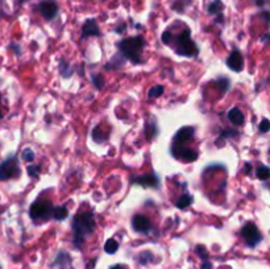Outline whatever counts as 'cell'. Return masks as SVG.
I'll use <instances>...</instances> for the list:
<instances>
[{
	"label": "cell",
	"mask_w": 270,
	"mask_h": 269,
	"mask_svg": "<svg viewBox=\"0 0 270 269\" xmlns=\"http://www.w3.org/2000/svg\"><path fill=\"white\" fill-rule=\"evenodd\" d=\"M96 228L95 215L91 211H82L75 214L71 221V232H73V244L77 250H82L87 237L91 236Z\"/></svg>",
	"instance_id": "cell-1"
},
{
	"label": "cell",
	"mask_w": 270,
	"mask_h": 269,
	"mask_svg": "<svg viewBox=\"0 0 270 269\" xmlns=\"http://www.w3.org/2000/svg\"><path fill=\"white\" fill-rule=\"evenodd\" d=\"M168 47H172L174 53L179 57L195 58L199 56V47L191 38V29L189 27H185L178 34H173L172 32V40Z\"/></svg>",
	"instance_id": "cell-2"
},
{
	"label": "cell",
	"mask_w": 270,
	"mask_h": 269,
	"mask_svg": "<svg viewBox=\"0 0 270 269\" xmlns=\"http://www.w3.org/2000/svg\"><path fill=\"white\" fill-rule=\"evenodd\" d=\"M146 45V41L143 36L127 37L117 43V50L126 60L130 61L133 65H143V52Z\"/></svg>",
	"instance_id": "cell-3"
},
{
	"label": "cell",
	"mask_w": 270,
	"mask_h": 269,
	"mask_svg": "<svg viewBox=\"0 0 270 269\" xmlns=\"http://www.w3.org/2000/svg\"><path fill=\"white\" fill-rule=\"evenodd\" d=\"M54 205L45 198H38L29 207V217L34 223L45 222L49 218H51Z\"/></svg>",
	"instance_id": "cell-4"
},
{
	"label": "cell",
	"mask_w": 270,
	"mask_h": 269,
	"mask_svg": "<svg viewBox=\"0 0 270 269\" xmlns=\"http://www.w3.org/2000/svg\"><path fill=\"white\" fill-rule=\"evenodd\" d=\"M21 175L20 161L16 155H11L4 161L0 162V181H10V179L19 178Z\"/></svg>",
	"instance_id": "cell-5"
},
{
	"label": "cell",
	"mask_w": 270,
	"mask_h": 269,
	"mask_svg": "<svg viewBox=\"0 0 270 269\" xmlns=\"http://www.w3.org/2000/svg\"><path fill=\"white\" fill-rule=\"evenodd\" d=\"M240 235H241V237L245 241V244L249 248H256L261 241H262V239H264V236H262L261 231L258 230V227L252 222L245 223L242 226Z\"/></svg>",
	"instance_id": "cell-6"
},
{
	"label": "cell",
	"mask_w": 270,
	"mask_h": 269,
	"mask_svg": "<svg viewBox=\"0 0 270 269\" xmlns=\"http://www.w3.org/2000/svg\"><path fill=\"white\" fill-rule=\"evenodd\" d=\"M170 153L172 156L178 161L182 162H194L198 160L199 153L195 149H191L186 145H178V144H172L170 146Z\"/></svg>",
	"instance_id": "cell-7"
},
{
	"label": "cell",
	"mask_w": 270,
	"mask_h": 269,
	"mask_svg": "<svg viewBox=\"0 0 270 269\" xmlns=\"http://www.w3.org/2000/svg\"><path fill=\"white\" fill-rule=\"evenodd\" d=\"M36 10L47 21H53L60 14V5L56 0H41L36 5Z\"/></svg>",
	"instance_id": "cell-8"
},
{
	"label": "cell",
	"mask_w": 270,
	"mask_h": 269,
	"mask_svg": "<svg viewBox=\"0 0 270 269\" xmlns=\"http://www.w3.org/2000/svg\"><path fill=\"white\" fill-rule=\"evenodd\" d=\"M130 226H132L133 231L141 234V235H149L150 232L153 231V224L150 222V219L143 214L133 215L130 219Z\"/></svg>",
	"instance_id": "cell-9"
},
{
	"label": "cell",
	"mask_w": 270,
	"mask_h": 269,
	"mask_svg": "<svg viewBox=\"0 0 270 269\" xmlns=\"http://www.w3.org/2000/svg\"><path fill=\"white\" fill-rule=\"evenodd\" d=\"M130 184L140 185L143 188H148V189L159 190V186H161V181H159V177L156 173H149V174L143 175H132Z\"/></svg>",
	"instance_id": "cell-10"
},
{
	"label": "cell",
	"mask_w": 270,
	"mask_h": 269,
	"mask_svg": "<svg viewBox=\"0 0 270 269\" xmlns=\"http://www.w3.org/2000/svg\"><path fill=\"white\" fill-rule=\"evenodd\" d=\"M89 37H102V31L99 28L98 21L94 17L86 19V21L82 25V34L80 40H86Z\"/></svg>",
	"instance_id": "cell-11"
},
{
	"label": "cell",
	"mask_w": 270,
	"mask_h": 269,
	"mask_svg": "<svg viewBox=\"0 0 270 269\" xmlns=\"http://www.w3.org/2000/svg\"><path fill=\"white\" fill-rule=\"evenodd\" d=\"M227 66L229 70H232L233 73H241L244 70V57H242L241 52L238 49H233L232 52L229 53V56L227 57Z\"/></svg>",
	"instance_id": "cell-12"
},
{
	"label": "cell",
	"mask_w": 270,
	"mask_h": 269,
	"mask_svg": "<svg viewBox=\"0 0 270 269\" xmlns=\"http://www.w3.org/2000/svg\"><path fill=\"white\" fill-rule=\"evenodd\" d=\"M195 135V127L189 126V127H182L178 129L177 133L173 137L172 144H178V145H185L187 142H190L194 139Z\"/></svg>",
	"instance_id": "cell-13"
},
{
	"label": "cell",
	"mask_w": 270,
	"mask_h": 269,
	"mask_svg": "<svg viewBox=\"0 0 270 269\" xmlns=\"http://www.w3.org/2000/svg\"><path fill=\"white\" fill-rule=\"evenodd\" d=\"M159 124H157L156 118H152L150 120H148V122L145 123L144 135H145V139H146L148 142H152L153 139H156V137L159 136Z\"/></svg>",
	"instance_id": "cell-14"
},
{
	"label": "cell",
	"mask_w": 270,
	"mask_h": 269,
	"mask_svg": "<svg viewBox=\"0 0 270 269\" xmlns=\"http://www.w3.org/2000/svg\"><path fill=\"white\" fill-rule=\"evenodd\" d=\"M126 61L127 60L124 58V57L121 56L120 53H116V54L110 60V62H108L107 65L104 66V69H106L107 71L120 70V69H123L124 65H126Z\"/></svg>",
	"instance_id": "cell-15"
},
{
	"label": "cell",
	"mask_w": 270,
	"mask_h": 269,
	"mask_svg": "<svg viewBox=\"0 0 270 269\" xmlns=\"http://www.w3.org/2000/svg\"><path fill=\"white\" fill-rule=\"evenodd\" d=\"M228 119L229 122L233 126H236V127H241L245 123V116H244V113L241 112V110L238 109V107H233L232 110H229Z\"/></svg>",
	"instance_id": "cell-16"
},
{
	"label": "cell",
	"mask_w": 270,
	"mask_h": 269,
	"mask_svg": "<svg viewBox=\"0 0 270 269\" xmlns=\"http://www.w3.org/2000/svg\"><path fill=\"white\" fill-rule=\"evenodd\" d=\"M58 70H60V76L64 79H69L74 74V69L70 66V63L66 61L65 58H61L58 62Z\"/></svg>",
	"instance_id": "cell-17"
},
{
	"label": "cell",
	"mask_w": 270,
	"mask_h": 269,
	"mask_svg": "<svg viewBox=\"0 0 270 269\" xmlns=\"http://www.w3.org/2000/svg\"><path fill=\"white\" fill-rule=\"evenodd\" d=\"M224 11L223 0H212L210 4L207 5V12L211 16H222Z\"/></svg>",
	"instance_id": "cell-18"
},
{
	"label": "cell",
	"mask_w": 270,
	"mask_h": 269,
	"mask_svg": "<svg viewBox=\"0 0 270 269\" xmlns=\"http://www.w3.org/2000/svg\"><path fill=\"white\" fill-rule=\"evenodd\" d=\"M194 203V198H192V195L191 194H182L181 197L175 201V207L179 208V210H186L189 208Z\"/></svg>",
	"instance_id": "cell-19"
},
{
	"label": "cell",
	"mask_w": 270,
	"mask_h": 269,
	"mask_svg": "<svg viewBox=\"0 0 270 269\" xmlns=\"http://www.w3.org/2000/svg\"><path fill=\"white\" fill-rule=\"evenodd\" d=\"M69 218V210L65 206H54L53 208V214H51V219L54 221H66Z\"/></svg>",
	"instance_id": "cell-20"
},
{
	"label": "cell",
	"mask_w": 270,
	"mask_h": 269,
	"mask_svg": "<svg viewBox=\"0 0 270 269\" xmlns=\"http://www.w3.org/2000/svg\"><path fill=\"white\" fill-rule=\"evenodd\" d=\"M215 83H216L222 94H225L231 89V79L227 78V77H219L218 79H215Z\"/></svg>",
	"instance_id": "cell-21"
},
{
	"label": "cell",
	"mask_w": 270,
	"mask_h": 269,
	"mask_svg": "<svg viewBox=\"0 0 270 269\" xmlns=\"http://www.w3.org/2000/svg\"><path fill=\"white\" fill-rule=\"evenodd\" d=\"M269 175H270V169L269 166L264 165V164H261L256 168V177L260 181H268L269 179Z\"/></svg>",
	"instance_id": "cell-22"
},
{
	"label": "cell",
	"mask_w": 270,
	"mask_h": 269,
	"mask_svg": "<svg viewBox=\"0 0 270 269\" xmlns=\"http://www.w3.org/2000/svg\"><path fill=\"white\" fill-rule=\"evenodd\" d=\"M117 250H119V243H117V240H115V239H108V240L106 241V244H104L106 253L113 255V253H116Z\"/></svg>",
	"instance_id": "cell-23"
},
{
	"label": "cell",
	"mask_w": 270,
	"mask_h": 269,
	"mask_svg": "<svg viewBox=\"0 0 270 269\" xmlns=\"http://www.w3.org/2000/svg\"><path fill=\"white\" fill-rule=\"evenodd\" d=\"M163 93H165V87L162 85H156L149 90L148 96H149L150 99L152 98H159V96H162Z\"/></svg>",
	"instance_id": "cell-24"
},
{
	"label": "cell",
	"mask_w": 270,
	"mask_h": 269,
	"mask_svg": "<svg viewBox=\"0 0 270 269\" xmlns=\"http://www.w3.org/2000/svg\"><path fill=\"white\" fill-rule=\"evenodd\" d=\"M36 158V153L33 151L32 148H24L21 152V160L25 162H32Z\"/></svg>",
	"instance_id": "cell-25"
},
{
	"label": "cell",
	"mask_w": 270,
	"mask_h": 269,
	"mask_svg": "<svg viewBox=\"0 0 270 269\" xmlns=\"http://www.w3.org/2000/svg\"><path fill=\"white\" fill-rule=\"evenodd\" d=\"M91 82H93L94 87L96 90H102L104 87V77L102 74H93Z\"/></svg>",
	"instance_id": "cell-26"
},
{
	"label": "cell",
	"mask_w": 270,
	"mask_h": 269,
	"mask_svg": "<svg viewBox=\"0 0 270 269\" xmlns=\"http://www.w3.org/2000/svg\"><path fill=\"white\" fill-rule=\"evenodd\" d=\"M187 0H174L172 4V10L178 12V14H183V11L186 8Z\"/></svg>",
	"instance_id": "cell-27"
},
{
	"label": "cell",
	"mask_w": 270,
	"mask_h": 269,
	"mask_svg": "<svg viewBox=\"0 0 270 269\" xmlns=\"http://www.w3.org/2000/svg\"><path fill=\"white\" fill-rule=\"evenodd\" d=\"M238 136V132L236 129H223L222 133H220V140L223 139V140H227V139H235V137Z\"/></svg>",
	"instance_id": "cell-28"
},
{
	"label": "cell",
	"mask_w": 270,
	"mask_h": 269,
	"mask_svg": "<svg viewBox=\"0 0 270 269\" xmlns=\"http://www.w3.org/2000/svg\"><path fill=\"white\" fill-rule=\"evenodd\" d=\"M27 172H28V174L31 175V177L36 178V177H38V175H40V173H41V166H40V165H29L28 168H27Z\"/></svg>",
	"instance_id": "cell-29"
},
{
	"label": "cell",
	"mask_w": 270,
	"mask_h": 269,
	"mask_svg": "<svg viewBox=\"0 0 270 269\" xmlns=\"http://www.w3.org/2000/svg\"><path fill=\"white\" fill-rule=\"evenodd\" d=\"M270 129V122L268 119H262L261 120L260 126H258V131L260 133H268Z\"/></svg>",
	"instance_id": "cell-30"
},
{
	"label": "cell",
	"mask_w": 270,
	"mask_h": 269,
	"mask_svg": "<svg viewBox=\"0 0 270 269\" xmlns=\"http://www.w3.org/2000/svg\"><path fill=\"white\" fill-rule=\"evenodd\" d=\"M152 260H153V255H152V252H149V251H146V252L140 255V264H148Z\"/></svg>",
	"instance_id": "cell-31"
},
{
	"label": "cell",
	"mask_w": 270,
	"mask_h": 269,
	"mask_svg": "<svg viewBox=\"0 0 270 269\" xmlns=\"http://www.w3.org/2000/svg\"><path fill=\"white\" fill-rule=\"evenodd\" d=\"M195 252L203 260H208V252H207V250H206V248L203 246H196Z\"/></svg>",
	"instance_id": "cell-32"
},
{
	"label": "cell",
	"mask_w": 270,
	"mask_h": 269,
	"mask_svg": "<svg viewBox=\"0 0 270 269\" xmlns=\"http://www.w3.org/2000/svg\"><path fill=\"white\" fill-rule=\"evenodd\" d=\"M170 40H172V31L168 29V31H165V32L161 34V41H162V44H165V45H169Z\"/></svg>",
	"instance_id": "cell-33"
},
{
	"label": "cell",
	"mask_w": 270,
	"mask_h": 269,
	"mask_svg": "<svg viewBox=\"0 0 270 269\" xmlns=\"http://www.w3.org/2000/svg\"><path fill=\"white\" fill-rule=\"evenodd\" d=\"M126 29H127V24L126 23H123V21H121V23H119L116 25V27H115V29H113V31H115V33H117V34H123L124 33V32H126Z\"/></svg>",
	"instance_id": "cell-34"
},
{
	"label": "cell",
	"mask_w": 270,
	"mask_h": 269,
	"mask_svg": "<svg viewBox=\"0 0 270 269\" xmlns=\"http://www.w3.org/2000/svg\"><path fill=\"white\" fill-rule=\"evenodd\" d=\"M12 47L15 49V53H16V56H21V47H20V45L12 43L10 45V49H12Z\"/></svg>",
	"instance_id": "cell-35"
},
{
	"label": "cell",
	"mask_w": 270,
	"mask_h": 269,
	"mask_svg": "<svg viewBox=\"0 0 270 269\" xmlns=\"http://www.w3.org/2000/svg\"><path fill=\"white\" fill-rule=\"evenodd\" d=\"M202 269H212V264H211L208 260H203V265H202Z\"/></svg>",
	"instance_id": "cell-36"
},
{
	"label": "cell",
	"mask_w": 270,
	"mask_h": 269,
	"mask_svg": "<svg viewBox=\"0 0 270 269\" xmlns=\"http://www.w3.org/2000/svg\"><path fill=\"white\" fill-rule=\"evenodd\" d=\"M244 172H245V174H251L252 165L249 164V162H245V168H244Z\"/></svg>",
	"instance_id": "cell-37"
},
{
	"label": "cell",
	"mask_w": 270,
	"mask_h": 269,
	"mask_svg": "<svg viewBox=\"0 0 270 269\" xmlns=\"http://www.w3.org/2000/svg\"><path fill=\"white\" fill-rule=\"evenodd\" d=\"M254 1H256L257 7H261V8L266 4V0H254Z\"/></svg>",
	"instance_id": "cell-38"
},
{
	"label": "cell",
	"mask_w": 270,
	"mask_h": 269,
	"mask_svg": "<svg viewBox=\"0 0 270 269\" xmlns=\"http://www.w3.org/2000/svg\"><path fill=\"white\" fill-rule=\"evenodd\" d=\"M262 17H264V20H265L266 23H269V12H268V11H265V12L262 14Z\"/></svg>",
	"instance_id": "cell-39"
},
{
	"label": "cell",
	"mask_w": 270,
	"mask_h": 269,
	"mask_svg": "<svg viewBox=\"0 0 270 269\" xmlns=\"http://www.w3.org/2000/svg\"><path fill=\"white\" fill-rule=\"evenodd\" d=\"M4 118V112H3V110H1V94H0V120Z\"/></svg>",
	"instance_id": "cell-40"
},
{
	"label": "cell",
	"mask_w": 270,
	"mask_h": 269,
	"mask_svg": "<svg viewBox=\"0 0 270 269\" xmlns=\"http://www.w3.org/2000/svg\"><path fill=\"white\" fill-rule=\"evenodd\" d=\"M110 269H127L124 265H121V264H116V265H113V267H111Z\"/></svg>",
	"instance_id": "cell-41"
},
{
	"label": "cell",
	"mask_w": 270,
	"mask_h": 269,
	"mask_svg": "<svg viewBox=\"0 0 270 269\" xmlns=\"http://www.w3.org/2000/svg\"><path fill=\"white\" fill-rule=\"evenodd\" d=\"M28 0H15V3L19 5V7H21V5L24 4V3H27Z\"/></svg>",
	"instance_id": "cell-42"
},
{
	"label": "cell",
	"mask_w": 270,
	"mask_h": 269,
	"mask_svg": "<svg viewBox=\"0 0 270 269\" xmlns=\"http://www.w3.org/2000/svg\"><path fill=\"white\" fill-rule=\"evenodd\" d=\"M268 38H269V34L266 33L265 36H264V37H262V41H264V43H266V41H268Z\"/></svg>",
	"instance_id": "cell-43"
}]
</instances>
